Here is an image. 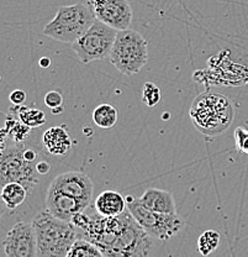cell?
<instances>
[{
    "instance_id": "obj_1",
    "label": "cell",
    "mask_w": 248,
    "mask_h": 257,
    "mask_svg": "<svg viewBox=\"0 0 248 257\" xmlns=\"http://www.w3.org/2000/svg\"><path fill=\"white\" fill-rule=\"evenodd\" d=\"M81 232L108 257L147 256L152 246L151 236L127 209L116 216H103L95 210Z\"/></svg>"
},
{
    "instance_id": "obj_2",
    "label": "cell",
    "mask_w": 248,
    "mask_h": 257,
    "mask_svg": "<svg viewBox=\"0 0 248 257\" xmlns=\"http://www.w3.org/2000/svg\"><path fill=\"white\" fill-rule=\"evenodd\" d=\"M37 241V256L67 257L74 241L78 239V230L72 221L62 220L49 210H41L33 221Z\"/></svg>"
},
{
    "instance_id": "obj_3",
    "label": "cell",
    "mask_w": 248,
    "mask_h": 257,
    "mask_svg": "<svg viewBox=\"0 0 248 257\" xmlns=\"http://www.w3.org/2000/svg\"><path fill=\"white\" fill-rule=\"evenodd\" d=\"M190 119L201 134L217 136L231 126L234 108L231 100L220 93L205 92L191 104Z\"/></svg>"
},
{
    "instance_id": "obj_4",
    "label": "cell",
    "mask_w": 248,
    "mask_h": 257,
    "mask_svg": "<svg viewBox=\"0 0 248 257\" xmlns=\"http://www.w3.org/2000/svg\"><path fill=\"white\" fill-rule=\"evenodd\" d=\"M97 20L89 4L78 3L58 8L55 18L44 28V35L56 41L73 44Z\"/></svg>"
},
{
    "instance_id": "obj_5",
    "label": "cell",
    "mask_w": 248,
    "mask_h": 257,
    "mask_svg": "<svg viewBox=\"0 0 248 257\" xmlns=\"http://www.w3.org/2000/svg\"><path fill=\"white\" fill-rule=\"evenodd\" d=\"M147 40L138 31L119 30L110 51V62L120 73L132 76L138 73L148 61Z\"/></svg>"
},
{
    "instance_id": "obj_6",
    "label": "cell",
    "mask_w": 248,
    "mask_h": 257,
    "mask_svg": "<svg viewBox=\"0 0 248 257\" xmlns=\"http://www.w3.org/2000/svg\"><path fill=\"white\" fill-rule=\"evenodd\" d=\"M127 210L132 214L138 224L153 239L168 241L179 234L185 226V221L178 213L164 214L153 211L141 203L140 198L126 197Z\"/></svg>"
},
{
    "instance_id": "obj_7",
    "label": "cell",
    "mask_w": 248,
    "mask_h": 257,
    "mask_svg": "<svg viewBox=\"0 0 248 257\" xmlns=\"http://www.w3.org/2000/svg\"><path fill=\"white\" fill-rule=\"evenodd\" d=\"M117 31L119 30L100 20H95L94 24L72 44L78 60L87 64L109 57Z\"/></svg>"
},
{
    "instance_id": "obj_8",
    "label": "cell",
    "mask_w": 248,
    "mask_h": 257,
    "mask_svg": "<svg viewBox=\"0 0 248 257\" xmlns=\"http://www.w3.org/2000/svg\"><path fill=\"white\" fill-rule=\"evenodd\" d=\"M23 149V143L7 146L0 155V188L9 182H19L31 193L39 183L36 163L25 160Z\"/></svg>"
},
{
    "instance_id": "obj_9",
    "label": "cell",
    "mask_w": 248,
    "mask_h": 257,
    "mask_svg": "<svg viewBox=\"0 0 248 257\" xmlns=\"http://www.w3.org/2000/svg\"><path fill=\"white\" fill-rule=\"evenodd\" d=\"M97 20L116 29H129L132 23V8L127 0H89Z\"/></svg>"
},
{
    "instance_id": "obj_10",
    "label": "cell",
    "mask_w": 248,
    "mask_h": 257,
    "mask_svg": "<svg viewBox=\"0 0 248 257\" xmlns=\"http://www.w3.org/2000/svg\"><path fill=\"white\" fill-rule=\"evenodd\" d=\"M4 253L9 257L37 256V241L33 224L19 221L3 241Z\"/></svg>"
},
{
    "instance_id": "obj_11",
    "label": "cell",
    "mask_w": 248,
    "mask_h": 257,
    "mask_svg": "<svg viewBox=\"0 0 248 257\" xmlns=\"http://www.w3.org/2000/svg\"><path fill=\"white\" fill-rule=\"evenodd\" d=\"M49 188L60 192L68 197L76 198L85 204H92L94 184L89 176L78 171H69L56 176L50 183Z\"/></svg>"
},
{
    "instance_id": "obj_12",
    "label": "cell",
    "mask_w": 248,
    "mask_h": 257,
    "mask_svg": "<svg viewBox=\"0 0 248 257\" xmlns=\"http://www.w3.org/2000/svg\"><path fill=\"white\" fill-rule=\"evenodd\" d=\"M89 207L90 205L85 204L76 198L68 197V195L53 191L51 188L47 189L46 209L51 214L62 220L71 221L73 215L81 213V211H85Z\"/></svg>"
},
{
    "instance_id": "obj_13",
    "label": "cell",
    "mask_w": 248,
    "mask_h": 257,
    "mask_svg": "<svg viewBox=\"0 0 248 257\" xmlns=\"http://www.w3.org/2000/svg\"><path fill=\"white\" fill-rule=\"evenodd\" d=\"M42 146L45 151L53 157H67L72 151V140L63 126H53L42 135Z\"/></svg>"
},
{
    "instance_id": "obj_14",
    "label": "cell",
    "mask_w": 248,
    "mask_h": 257,
    "mask_svg": "<svg viewBox=\"0 0 248 257\" xmlns=\"http://www.w3.org/2000/svg\"><path fill=\"white\" fill-rule=\"evenodd\" d=\"M141 203L153 211L164 214L177 213L174 198L172 193L159 188H148L140 197Z\"/></svg>"
},
{
    "instance_id": "obj_15",
    "label": "cell",
    "mask_w": 248,
    "mask_h": 257,
    "mask_svg": "<svg viewBox=\"0 0 248 257\" xmlns=\"http://www.w3.org/2000/svg\"><path fill=\"white\" fill-rule=\"evenodd\" d=\"M95 210L103 216H116L127 209L126 198L119 192L105 191L100 193L95 199Z\"/></svg>"
},
{
    "instance_id": "obj_16",
    "label": "cell",
    "mask_w": 248,
    "mask_h": 257,
    "mask_svg": "<svg viewBox=\"0 0 248 257\" xmlns=\"http://www.w3.org/2000/svg\"><path fill=\"white\" fill-rule=\"evenodd\" d=\"M28 189L19 182H9L0 188V198L10 210L20 207L28 198Z\"/></svg>"
},
{
    "instance_id": "obj_17",
    "label": "cell",
    "mask_w": 248,
    "mask_h": 257,
    "mask_svg": "<svg viewBox=\"0 0 248 257\" xmlns=\"http://www.w3.org/2000/svg\"><path fill=\"white\" fill-rule=\"evenodd\" d=\"M117 119H119V114H117L116 108L110 104H101L93 111V121L97 126L104 130H109L115 126Z\"/></svg>"
},
{
    "instance_id": "obj_18",
    "label": "cell",
    "mask_w": 248,
    "mask_h": 257,
    "mask_svg": "<svg viewBox=\"0 0 248 257\" xmlns=\"http://www.w3.org/2000/svg\"><path fill=\"white\" fill-rule=\"evenodd\" d=\"M67 257H103V252L92 241L78 237L72 245Z\"/></svg>"
},
{
    "instance_id": "obj_19",
    "label": "cell",
    "mask_w": 248,
    "mask_h": 257,
    "mask_svg": "<svg viewBox=\"0 0 248 257\" xmlns=\"http://www.w3.org/2000/svg\"><path fill=\"white\" fill-rule=\"evenodd\" d=\"M18 117L21 122L31 128L41 127L46 122V115L42 110L20 105L18 109Z\"/></svg>"
},
{
    "instance_id": "obj_20",
    "label": "cell",
    "mask_w": 248,
    "mask_h": 257,
    "mask_svg": "<svg viewBox=\"0 0 248 257\" xmlns=\"http://www.w3.org/2000/svg\"><path fill=\"white\" fill-rule=\"evenodd\" d=\"M5 127L9 130V136L15 144H20L29 138L31 133V127L21 122L20 120L14 119V116H8L5 120Z\"/></svg>"
},
{
    "instance_id": "obj_21",
    "label": "cell",
    "mask_w": 248,
    "mask_h": 257,
    "mask_svg": "<svg viewBox=\"0 0 248 257\" xmlns=\"http://www.w3.org/2000/svg\"><path fill=\"white\" fill-rule=\"evenodd\" d=\"M220 245V234L215 230H206L198 239V251L202 256H209Z\"/></svg>"
},
{
    "instance_id": "obj_22",
    "label": "cell",
    "mask_w": 248,
    "mask_h": 257,
    "mask_svg": "<svg viewBox=\"0 0 248 257\" xmlns=\"http://www.w3.org/2000/svg\"><path fill=\"white\" fill-rule=\"evenodd\" d=\"M161 89L154 83L146 82L142 89V101L148 108H154L161 101Z\"/></svg>"
},
{
    "instance_id": "obj_23",
    "label": "cell",
    "mask_w": 248,
    "mask_h": 257,
    "mask_svg": "<svg viewBox=\"0 0 248 257\" xmlns=\"http://www.w3.org/2000/svg\"><path fill=\"white\" fill-rule=\"evenodd\" d=\"M234 143L237 151L248 155V130L239 126L234 130Z\"/></svg>"
},
{
    "instance_id": "obj_24",
    "label": "cell",
    "mask_w": 248,
    "mask_h": 257,
    "mask_svg": "<svg viewBox=\"0 0 248 257\" xmlns=\"http://www.w3.org/2000/svg\"><path fill=\"white\" fill-rule=\"evenodd\" d=\"M45 104L50 109L57 108V106L63 105V96L58 90H51L45 95Z\"/></svg>"
},
{
    "instance_id": "obj_25",
    "label": "cell",
    "mask_w": 248,
    "mask_h": 257,
    "mask_svg": "<svg viewBox=\"0 0 248 257\" xmlns=\"http://www.w3.org/2000/svg\"><path fill=\"white\" fill-rule=\"evenodd\" d=\"M28 99V95H26V92L23 89H15L10 93L9 100L12 101L13 105H23L24 103Z\"/></svg>"
},
{
    "instance_id": "obj_26",
    "label": "cell",
    "mask_w": 248,
    "mask_h": 257,
    "mask_svg": "<svg viewBox=\"0 0 248 257\" xmlns=\"http://www.w3.org/2000/svg\"><path fill=\"white\" fill-rule=\"evenodd\" d=\"M23 154H24V157H25V160L30 161V162L37 163L36 160H37V156H39V151H37V150H35L34 147H31V146L26 147L25 145H24Z\"/></svg>"
},
{
    "instance_id": "obj_27",
    "label": "cell",
    "mask_w": 248,
    "mask_h": 257,
    "mask_svg": "<svg viewBox=\"0 0 248 257\" xmlns=\"http://www.w3.org/2000/svg\"><path fill=\"white\" fill-rule=\"evenodd\" d=\"M36 171L40 176H46L51 172V165L47 161L41 160L36 163Z\"/></svg>"
},
{
    "instance_id": "obj_28",
    "label": "cell",
    "mask_w": 248,
    "mask_h": 257,
    "mask_svg": "<svg viewBox=\"0 0 248 257\" xmlns=\"http://www.w3.org/2000/svg\"><path fill=\"white\" fill-rule=\"evenodd\" d=\"M9 136V130L8 127H0V155L3 154V151L7 147V138Z\"/></svg>"
},
{
    "instance_id": "obj_29",
    "label": "cell",
    "mask_w": 248,
    "mask_h": 257,
    "mask_svg": "<svg viewBox=\"0 0 248 257\" xmlns=\"http://www.w3.org/2000/svg\"><path fill=\"white\" fill-rule=\"evenodd\" d=\"M39 64H40V67H42V68H49V67L51 66V58H49V57L40 58Z\"/></svg>"
},
{
    "instance_id": "obj_30",
    "label": "cell",
    "mask_w": 248,
    "mask_h": 257,
    "mask_svg": "<svg viewBox=\"0 0 248 257\" xmlns=\"http://www.w3.org/2000/svg\"><path fill=\"white\" fill-rule=\"evenodd\" d=\"M51 111H52V114H55V115L62 114V112H63V105H61V106H57V108H53V109H51Z\"/></svg>"
},
{
    "instance_id": "obj_31",
    "label": "cell",
    "mask_w": 248,
    "mask_h": 257,
    "mask_svg": "<svg viewBox=\"0 0 248 257\" xmlns=\"http://www.w3.org/2000/svg\"><path fill=\"white\" fill-rule=\"evenodd\" d=\"M0 215H2V210H0Z\"/></svg>"
},
{
    "instance_id": "obj_32",
    "label": "cell",
    "mask_w": 248,
    "mask_h": 257,
    "mask_svg": "<svg viewBox=\"0 0 248 257\" xmlns=\"http://www.w3.org/2000/svg\"><path fill=\"white\" fill-rule=\"evenodd\" d=\"M0 80H2V76H0Z\"/></svg>"
}]
</instances>
